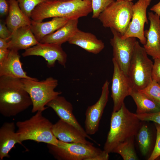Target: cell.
Here are the masks:
<instances>
[{
  "label": "cell",
  "instance_id": "6da1fadb",
  "mask_svg": "<svg viewBox=\"0 0 160 160\" xmlns=\"http://www.w3.org/2000/svg\"><path fill=\"white\" fill-rule=\"evenodd\" d=\"M32 105L20 79L0 76V113L4 117L15 116Z\"/></svg>",
  "mask_w": 160,
  "mask_h": 160
},
{
  "label": "cell",
  "instance_id": "7a4b0ae2",
  "mask_svg": "<svg viewBox=\"0 0 160 160\" xmlns=\"http://www.w3.org/2000/svg\"><path fill=\"white\" fill-rule=\"evenodd\" d=\"M92 12L91 2L83 0L45 1L38 5L31 13V20L42 22L54 17L78 19Z\"/></svg>",
  "mask_w": 160,
  "mask_h": 160
},
{
  "label": "cell",
  "instance_id": "3957f363",
  "mask_svg": "<svg viewBox=\"0 0 160 160\" xmlns=\"http://www.w3.org/2000/svg\"><path fill=\"white\" fill-rule=\"evenodd\" d=\"M141 121L137 114L130 112L124 103L119 110L112 113L110 129L103 150L112 153L119 143L135 136Z\"/></svg>",
  "mask_w": 160,
  "mask_h": 160
},
{
  "label": "cell",
  "instance_id": "277c9868",
  "mask_svg": "<svg viewBox=\"0 0 160 160\" xmlns=\"http://www.w3.org/2000/svg\"><path fill=\"white\" fill-rule=\"evenodd\" d=\"M53 124L42 114V111H38L29 119L16 123L18 129L17 132L21 142L32 140L57 145L59 140L53 135L52 129Z\"/></svg>",
  "mask_w": 160,
  "mask_h": 160
},
{
  "label": "cell",
  "instance_id": "5b68a950",
  "mask_svg": "<svg viewBox=\"0 0 160 160\" xmlns=\"http://www.w3.org/2000/svg\"><path fill=\"white\" fill-rule=\"evenodd\" d=\"M21 79L31 100L32 113L43 112L47 108L45 106L49 102L62 93L61 92L55 91L58 85V81L52 77L41 81Z\"/></svg>",
  "mask_w": 160,
  "mask_h": 160
},
{
  "label": "cell",
  "instance_id": "8992f818",
  "mask_svg": "<svg viewBox=\"0 0 160 160\" xmlns=\"http://www.w3.org/2000/svg\"><path fill=\"white\" fill-rule=\"evenodd\" d=\"M153 63L143 47L137 41L127 74L133 89L141 90L152 80Z\"/></svg>",
  "mask_w": 160,
  "mask_h": 160
},
{
  "label": "cell",
  "instance_id": "52a82bcc",
  "mask_svg": "<svg viewBox=\"0 0 160 160\" xmlns=\"http://www.w3.org/2000/svg\"><path fill=\"white\" fill-rule=\"evenodd\" d=\"M133 4L129 0H116L103 12L98 18L104 27L113 28L122 36L132 19Z\"/></svg>",
  "mask_w": 160,
  "mask_h": 160
},
{
  "label": "cell",
  "instance_id": "ba28073f",
  "mask_svg": "<svg viewBox=\"0 0 160 160\" xmlns=\"http://www.w3.org/2000/svg\"><path fill=\"white\" fill-rule=\"evenodd\" d=\"M49 152L58 160H86L102 150L93 144L67 143L59 140L57 145L47 144Z\"/></svg>",
  "mask_w": 160,
  "mask_h": 160
},
{
  "label": "cell",
  "instance_id": "9c48e42d",
  "mask_svg": "<svg viewBox=\"0 0 160 160\" xmlns=\"http://www.w3.org/2000/svg\"><path fill=\"white\" fill-rule=\"evenodd\" d=\"M113 37L110 40L113 48V58L122 71L127 75L133 55L136 38L122 39V35L113 28H111Z\"/></svg>",
  "mask_w": 160,
  "mask_h": 160
},
{
  "label": "cell",
  "instance_id": "30bf717a",
  "mask_svg": "<svg viewBox=\"0 0 160 160\" xmlns=\"http://www.w3.org/2000/svg\"><path fill=\"white\" fill-rule=\"evenodd\" d=\"M151 0H138L134 4L132 19L126 32L121 36L122 39L134 37L138 38L142 44H146L144 27L145 23H148L147 9Z\"/></svg>",
  "mask_w": 160,
  "mask_h": 160
},
{
  "label": "cell",
  "instance_id": "8fae6325",
  "mask_svg": "<svg viewBox=\"0 0 160 160\" xmlns=\"http://www.w3.org/2000/svg\"><path fill=\"white\" fill-rule=\"evenodd\" d=\"M113 71L112 79L111 97L113 102V112L119 110L124 103L125 98L130 96L132 89L128 76L125 74L116 62L112 59Z\"/></svg>",
  "mask_w": 160,
  "mask_h": 160
},
{
  "label": "cell",
  "instance_id": "7c38bea8",
  "mask_svg": "<svg viewBox=\"0 0 160 160\" xmlns=\"http://www.w3.org/2000/svg\"><path fill=\"white\" fill-rule=\"evenodd\" d=\"M22 55L24 57L30 56L42 57L47 61V66L49 68L54 67L56 61L65 67L67 57L61 44L40 42L25 49Z\"/></svg>",
  "mask_w": 160,
  "mask_h": 160
},
{
  "label": "cell",
  "instance_id": "4fadbf2b",
  "mask_svg": "<svg viewBox=\"0 0 160 160\" xmlns=\"http://www.w3.org/2000/svg\"><path fill=\"white\" fill-rule=\"evenodd\" d=\"M109 84L108 80L105 81L98 100L94 104L89 106L86 109L85 130L89 135L95 134L98 130L100 122L108 100Z\"/></svg>",
  "mask_w": 160,
  "mask_h": 160
},
{
  "label": "cell",
  "instance_id": "5bb4252c",
  "mask_svg": "<svg viewBox=\"0 0 160 160\" xmlns=\"http://www.w3.org/2000/svg\"><path fill=\"white\" fill-rule=\"evenodd\" d=\"M148 15L150 25L148 30L144 31L146 41L143 47L153 59L160 58V16L152 12Z\"/></svg>",
  "mask_w": 160,
  "mask_h": 160
},
{
  "label": "cell",
  "instance_id": "9a60e30c",
  "mask_svg": "<svg viewBox=\"0 0 160 160\" xmlns=\"http://www.w3.org/2000/svg\"><path fill=\"white\" fill-rule=\"evenodd\" d=\"M46 106L52 108L60 119L75 127L86 138L94 141L86 133L74 115L72 104L64 97L57 96L49 102Z\"/></svg>",
  "mask_w": 160,
  "mask_h": 160
},
{
  "label": "cell",
  "instance_id": "2e32d148",
  "mask_svg": "<svg viewBox=\"0 0 160 160\" xmlns=\"http://www.w3.org/2000/svg\"><path fill=\"white\" fill-rule=\"evenodd\" d=\"M18 51L10 50L6 60L0 64V76H5L19 79L38 80L28 76L23 69Z\"/></svg>",
  "mask_w": 160,
  "mask_h": 160
},
{
  "label": "cell",
  "instance_id": "e0dca14e",
  "mask_svg": "<svg viewBox=\"0 0 160 160\" xmlns=\"http://www.w3.org/2000/svg\"><path fill=\"white\" fill-rule=\"evenodd\" d=\"M52 130L55 137L64 142L92 143L87 140L86 138L75 127L60 119L53 124Z\"/></svg>",
  "mask_w": 160,
  "mask_h": 160
},
{
  "label": "cell",
  "instance_id": "ac0fdd59",
  "mask_svg": "<svg viewBox=\"0 0 160 160\" xmlns=\"http://www.w3.org/2000/svg\"><path fill=\"white\" fill-rule=\"evenodd\" d=\"M19 136L15 132V125L14 122H6L0 128V160L9 157V153L19 143L23 146Z\"/></svg>",
  "mask_w": 160,
  "mask_h": 160
},
{
  "label": "cell",
  "instance_id": "d6986e66",
  "mask_svg": "<svg viewBox=\"0 0 160 160\" xmlns=\"http://www.w3.org/2000/svg\"><path fill=\"white\" fill-rule=\"evenodd\" d=\"M68 42L94 54L99 53L105 47L103 41L98 39L94 35L79 29Z\"/></svg>",
  "mask_w": 160,
  "mask_h": 160
},
{
  "label": "cell",
  "instance_id": "ffe728a7",
  "mask_svg": "<svg viewBox=\"0 0 160 160\" xmlns=\"http://www.w3.org/2000/svg\"><path fill=\"white\" fill-rule=\"evenodd\" d=\"M8 42L9 49L17 51L25 50L39 43L32 32L30 26L20 27L14 31Z\"/></svg>",
  "mask_w": 160,
  "mask_h": 160
},
{
  "label": "cell",
  "instance_id": "44dd1931",
  "mask_svg": "<svg viewBox=\"0 0 160 160\" xmlns=\"http://www.w3.org/2000/svg\"><path fill=\"white\" fill-rule=\"evenodd\" d=\"M70 19L54 17L50 21L36 22L31 20V31L37 40L40 42L45 36L52 33L64 25Z\"/></svg>",
  "mask_w": 160,
  "mask_h": 160
},
{
  "label": "cell",
  "instance_id": "7402d4cb",
  "mask_svg": "<svg viewBox=\"0 0 160 160\" xmlns=\"http://www.w3.org/2000/svg\"><path fill=\"white\" fill-rule=\"evenodd\" d=\"M78 19L69 20L64 25L54 32L43 38L39 42L61 44L73 35L77 30Z\"/></svg>",
  "mask_w": 160,
  "mask_h": 160
},
{
  "label": "cell",
  "instance_id": "603a6c76",
  "mask_svg": "<svg viewBox=\"0 0 160 160\" xmlns=\"http://www.w3.org/2000/svg\"><path fill=\"white\" fill-rule=\"evenodd\" d=\"M9 8L6 24L9 29L13 32L18 28L31 26V20L21 10L16 0H9Z\"/></svg>",
  "mask_w": 160,
  "mask_h": 160
},
{
  "label": "cell",
  "instance_id": "cb8c5ba5",
  "mask_svg": "<svg viewBox=\"0 0 160 160\" xmlns=\"http://www.w3.org/2000/svg\"><path fill=\"white\" fill-rule=\"evenodd\" d=\"M130 96L136 106V114L151 113L160 111V106L140 91L132 89Z\"/></svg>",
  "mask_w": 160,
  "mask_h": 160
},
{
  "label": "cell",
  "instance_id": "d4e9b609",
  "mask_svg": "<svg viewBox=\"0 0 160 160\" xmlns=\"http://www.w3.org/2000/svg\"><path fill=\"white\" fill-rule=\"evenodd\" d=\"M134 137H131L119 143L112 153L119 154L124 160H138L134 147Z\"/></svg>",
  "mask_w": 160,
  "mask_h": 160
},
{
  "label": "cell",
  "instance_id": "484cf974",
  "mask_svg": "<svg viewBox=\"0 0 160 160\" xmlns=\"http://www.w3.org/2000/svg\"><path fill=\"white\" fill-rule=\"evenodd\" d=\"M136 136L141 153L146 156L150 150L151 143V132L148 125L141 123Z\"/></svg>",
  "mask_w": 160,
  "mask_h": 160
},
{
  "label": "cell",
  "instance_id": "4316f807",
  "mask_svg": "<svg viewBox=\"0 0 160 160\" xmlns=\"http://www.w3.org/2000/svg\"><path fill=\"white\" fill-rule=\"evenodd\" d=\"M140 91L160 106V85L155 80L152 79L145 88Z\"/></svg>",
  "mask_w": 160,
  "mask_h": 160
},
{
  "label": "cell",
  "instance_id": "83f0119b",
  "mask_svg": "<svg viewBox=\"0 0 160 160\" xmlns=\"http://www.w3.org/2000/svg\"><path fill=\"white\" fill-rule=\"evenodd\" d=\"M116 0H92V17L98 18L100 14Z\"/></svg>",
  "mask_w": 160,
  "mask_h": 160
},
{
  "label": "cell",
  "instance_id": "f1b7e54d",
  "mask_svg": "<svg viewBox=\"0 0 160 160\" xmlns=\"http://www.w3.org/2000/svg\"><path fill=\"white\" fill-rule=\"evenodd\" d=\"M23 12L31 18V13L35 8L45 0H16Z\"/></svg>",
  "mask_w": 160,
  "mask_h": 160
},
{
  "label": "cell",
  "instance_id": "f546056e",
  "mask_svg": "<svg viewBox=\"0 0 160 160\" xmlns=\"http://www.w3.org/2000/svg\"><path fill=\"white\" fill-rule=\"evenodd\" d=\"M156 130V137L154 149L148 160H154L160 156V125L155 123Z\"/></svg>",
  "mask_w": 160,
  "mask_h": 160
},
{
  "label": "cell",
  "instance_id": "4dcf8cb0",
  "mask_svg": "<svg viewBox=\"0 0 160 160\" xmlns=\"http://www.w3.org/2000/svg\"><path fill=\"white\" fill-rule=\"evenodd\" d=\"M142 121H152L160 125V111L153 113L137 114Z\"/></svg>",
  "mask_w": 160,
  "mask_h": 160
},
{
  "label": "cell",
  "instance_id": "1f68e13d",
  "mask_svg": "<svg viewBox=\"0 0 160 160\" xmlns=\"http://www.w3.org/2000/svg\"><path fill=\"white\" fill-rule=\"evenodd\" d=\"M154 60L152 72V78L160 85V58Z\"/></svg>",
  "mask_w": 160,
  "mask_h": 160
},
{
  "label": "cell",
  "instance_id": "d6a6232c",
  "mask_svg": "<svg viewBox=\"0 0 160 160\" xmlns=\"http://www.w3.org/2000/svg\"><path fill=\"white\" fill-rule=\"evenodd\" d=\"M12 33L1 21L0 23V38L6 39L8 40L11 38Z\"/></svg>",
  "mask_w": 160,
  "mask_h": 160
},
{
  "label": "cell",
  "instance_id": "836d02e7",
  "mask_svg": "<svg viewBox=\"0 0 160 160\" xmlns=\"http://www.w3.org/2000/svg\"><path fill=\"white\" fill-rule=\"evenodd\" d=\"M109 154L103 150L100 153L89 158L86 160H108L109 157Z\"/></svg>",
  "mask_w": 160,
  "mask_h": 160
},
{
  "label": "cell",
  "instance_id": "e575fe53",
  "mask_svg": "<svg viewBox=\"0 0 160 160\" xmlns=\"http://www.w3.org/2000/svg\"><path fill=\"white\" fill-rule=\"evenodd\" d=\"M9 6L6 0H0V14L1 16H4L8 13Z\"/></svg>",
  "mask_w": 160,
  "mask_h": 160
},
{
  "label": "cell",
  "instance_id": "d590c367",
  "mask_svg": "<svg viewBox=\"0 0 160 160\" xmlns=\"http://www.w3.org/2000/svg\"><path fill=\"white\" fill-rule=\"evenodd\" d=\"M9 51L10 49H0V64L7 58Z\"/></svg>",
  "mask_w": 160,
  "mask_h": 160
},
{
  "label": "cell",
  "instance_id": "8d00e7d4",
  "mask_svg": "<svg viewBox=\"0 0 160 160\" xmlns=\"http://www.w3.org/2000/svg\"><path fill=\"white\" fill-rule=\"evenodd\" d=\"M8 41L6 39L0 38V49H9Z\"/></svg>",
  "mask_w": 160,
  "mask_h": 160
},
{
  "label": "cell",
  "instance_id": "74e56055",
  "mask_svg": "<svg viewBox=\"0 0 160 160\" xmlns=\"http://www.w3.org/2000/svg\"><path fill=\"white\" fill-rule=\"evenodd\" d=\"M150 10L153 11L155 14L160 16V1L158 3L151 7Z\"/></svg>",
  "mask_w": 160,
  "mask_h": 160
},
{
  "label": "cell",
  "instance_id": "f35d334b",
  "mask_svg": "<svg viewBox=\"0 0 160 160\" xmlns=\"http://www.w3.org/2000/svg\"><path fill=\"white\" fill-rule=\"evenodd\" d=\"M46 0V1H52L62 0Z\"/></svg>",
  "mask_w": 160,
  "mask_h": 160
},
{
  "label": "cell",
  "instance_id": "ab89813d",
  "mask_svg": "<svg viewBox=\"0 0 160 160\" xmlns=\"http://www.w3.org/2000/svg\"><path fill=\"white\" fill-rule=\"evenodd\" d=\"M84 1H90L91 2L92 0H83Z\"/></svg>",
  "mask_w": 160,
  "mask_h": 160
},
{
  "label": "cell",
  "instance_id": "60d3db41",
  "mask_svg": "<svg viewBox=\"0 0 160 160\" xmlns=\"http://www.w3.org/2000/svg\"><path fill=\"white\" fill-rule=\"evenodd\" d=\"M129 1H132L133 0H129Z\"/></svg>",
  "mask_w": 160,
  "mask_h": 160
},
{
  "label": "cell",
  "instance_id": "b9f144b4",
  "mask_svg": "<svg viewBox=\"0 0 160 160\" xmlns=\"http://www.w3.org/2000/svg\"><path fill=\"white\" fill-rule=\"evenodd\" d=\"M117 1H120V0H116Z\"/></svg>",
  "mask_w": 160,
  "mask_h": 160
}]
</instances>
